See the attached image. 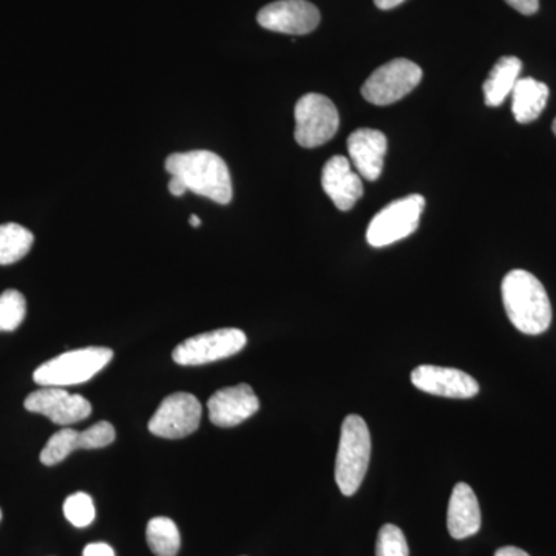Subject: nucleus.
I'll return each mask as SVG.
<instances>
[{
    "mask_svg": "<svg viewBox=\"0 0 556 556\" xmlns=\"http://www.w3.org/2000/svg\"><path fill=\"white\" fill-rule=\"evenodd\" d=\"M387 137L375 129H358L348 138V153L351 163L368 181H376L382 175L387 153Z\"/></svg>",
    "mask_w": 556,
    "mask_h": 556,
    "instance_id": "15",
    "label": "nucleus"
},
{
    "mask_svg": "<svg viewBox=\"0 0 556 556\" xmlns=\"http://www.w3.org/2000/svg\"><path fill=\"white\" fill-rule=\"evenodd\" d=\"M189 223L192 228H200L201 226V219L199 215H190Z\"/></svg>",
    "mask_w": 556,
    "mask_h": 556,
    "instance_id": "30",
    "label": "nucleus"
},
{
    "mask_svg": "<svg viewBox=\"0 0 556 556\" xmlns=\"http://www.w3.org/2000/svg\"><path fill=\"white\" fill-rule=\"evenodd\" d=\"M504 308L518 331L543 334L552 324V305L546 289L533 274L510 270L501 285Z\"/></svg>",
    "mask_w": 556,
    "mask_h": 556,
    "instance_id": "1",
    "label": "nucleus"
},
{
    "mask_svg": "<svg viewBox=\"0 0 556 556\" xmlns=\"http://www.w3.org/2000/svg\"><path fill=\"white\" fill-rule=\"evenodd\" d=\"M548 87L533 78L518 79L511 91V112L518 123H532L546 109Z\"/></svg>",
    "mask_w": 556,
    "mask_h": 556,
    "instance_id": "17",
    "label": "nucleus"
},
{
    "mask_svg": "<svg viewBox=\"0 0 556 556\" xmlns=\"http://www.w3.org/2000/svg\"><path fill=\"white\" fill-rule=\"evenodd\" d=\"M35 237L24 226L7 223L0 226V265H13L30 252Z\"/></svg>",
    "mask_w": 556,
    "mask_h": 556,
    "instance_id": "19",
    "label": "nucleus"
},
{
    "mask_svg": "<svg viewBox=\"0 0 556 556\" xmlns=\"http://www.w3.org/2000/svg\"><path fill=\"white\" fill-rule=\"evenodd\" d=\"M404 2L405 0H375L376 7L380 10L396 9V7Z\"/></svg>",
    "mask_w": 556,
    "mask_h": 556,
    "instance_id": "29",
    "label": "nucleus"
},
{
    "mask_svg": "<svg viewBox=\"0 0 556 556\" xmlns=\"http://www.w3.org/2000/svg\"><path fill=\"white\" fill-rule=\"evenodd\" d=\"M511 9L518 11V13L526 14V16H532L540 9V0H506Z\"/></svg>",
    "mask_w": 556,
    "mask_h": 556,
    "instance_id": "25",
    "label": "nucleus"
},
{
    "mask_svg": "<svg viewBox=\"0 0 556 556\" xmlns=\"http://www.w3.org/2000/svg\"><path fill=\"white\" fill-rule=\"evenodd\" d=\"M76 450H87L86 434L84 431L62 428L49 439L40 452V463L47 467L56 466Z\"/></svg>",
    "mask_w": 556,
    "mask_h": 556,
    "instance_id": "21",
    "label": "nucleus"
},
{
    "mask_svg": "<svg viewBox=\"0 0 556 556\" xmlns=\"http://www.w3.org/2000/svg\"><path fill=\"white\" fill-rule=\"evenodd\" d=\"M169 192L174 197H181L185 195L186 192H188V188H186L185 182H182L181 179L177 177H170Z\"/></svg>",
    "mask_w": 556,
    "mask_h": 556,
    "instance_id": "27",
    "label": "nucleus"
},
{
    "mask_svg": "<svg viewBox=\"0 0 556 556\" xmlns=\"http://www.w3.org/2000/svg\"><path fill=\"white\" fill-rule=\"evenodd\" d=\"M0 519H2V510H0Z\"/></svg>",
    "mask_w": 556,
    "mask_h": 556,
    "instance_id": "32",
    "label": "nucleus"
},
{
    "mask_svg": "<svg viewBox=\"0 0 556 556\" xmlns=\"http://www.w3.org/2000/svg\"><path fill=\"white\" fill-rule=\"evenodd\" d=\"M25 408L36 415L49 417L56 426L67 427L91 415V404L80 394H72L60 387H42L28 394Z\"/></svg>",
    "mask_w": 556,
    "mask_h": 556,
    "instance_id": "10",
    "label": "nucleus"
},
{
    "mask_svg": "<svg viewBox=\"0 0 556 556\" xmlns=\"http://www.w3.org/2000/svg\"><path fill=\"white\" fill-rule=\"evenodd\" d=\"M422 80V68L408 60H393L371 73L362 97L375 105H390L407 97Z\"/></svg>",
    "mask_w": 556,
    "mask_h": 556,
    "instance_id": "8",
    "label": "nucleus"
},
{
    "mask_svg": "<svg viewBox=\"0 0 556 556\" xmlns=\"http://www.w3.org/2000/svg\"><path fill=\"white\" fill-rule=\"evenodd\" d=\"M447 526L455 540L477 535L481 529V508L473 489L466 482H457L450 496Z\"/></svg>",
    "mask_w": 556,
    "mask_h": 556,
    "instance_id": "16",
    "label": "nucleus"
},
{
    "mask_svg": "<svg viewBox=\"0 0 556 556\" xmlns=\"http://www.w3.org/2000/svg\"><path fill=\"white\" fill-rule=\"evenodd\" d=\"M424 207L426 200L422 195H408L388 204L369 223L368 243L375 248H386L407 239L419 228Z\"/></svg>",
    "mask_w": 556,
    "mask_h": 556,
    "instance_id": "5",
    "label": "nucleus"
},
{
    "mask_svg": "<svg viewBox=\"0 0 556 556\" xmlns=\"http://www.w3.org/2000/svg\"><path fill=\"white\" fill-rule=\"evenodd\" d=\"M247 334L241 329H215L179 343L172 357L182 367H200V365L236 356L247 346Z\"/></svg>",
    "mask_w": 556,
    "mask_h": 556,
    "instance_id": "7",
    "label": "nucleus"
},
{
    "mask_svg": "<svg viewBox=\"0 0 556 556\" xmlns=\"http://www.w3.org/2000/svg\"><path fill=\"white\" fill-rule=\"evenodd\" d=\"M376 556H409L407 538L394 525H386L379 530Z\"/></svg>",
    "mask_w": 556,
    "mask_h": 556,
    "instance_id": "24",
    "label": "nucleus"
},
{
    "mask_svg": "<svg viewBox=\"0 0 556 556\" xmlns=\"http://www.w3.org/2000/svg\"><path fill=\"white\" fill-rule=\"evenodd\" d=\"M212 424L222 428L240 426L260 409L257 394L248 383L223 388L212 394L207 402Z\"/></svg>",
    "mask_w": 556,
    "mask_h": 556,
    "instance_id": "13",
    "label": "nucleus"
},
{
    "mask_svg": "<svg viewBox=\"0 0 556 556\" xmlns=\"http://www.w3.org/2000/svg\"><path fill=\"white\" fill-rule=\"evenodd\" d=\"M257 22L269 31L302 36L316 30L320 13L308 0H278L258 11Z\"/></svg>",
    "mask_w": 556,
    "mask_h": 556,
    "instance_id": "11",
    "label": "nucleus"
},
{
    "mask_svg": "<svg viewBox=\"0 0 556 556\" xmlns=\"http://www.w3.org/2000/svg\"><path fill=\"white\" fill-rule=\"evenodd\" d=\"M146 538H148L150 551L156 556H177L181 547L178 527L170 518L150 519Z\"/></svg>",
    "mask_w": 556,
    "mask_h": 556,
    "instance_id": "20",
    "label": "nucleus"
},
{
    "mask_svg": "<svg viewBox=\"0 0 556 556\" xmlns=\"http://www.w3.org/2000/svg\"><path fill=\"white\" fill-rule=\"evenodd\" d=\"M522 62L515 56H504L496 62L490 72L482 90H484L485 104L489 108H500L508 94L514 91L521 73Z\"/></svg>",
    "mask_w": 556,
    "mask_h": 556,
    "instance_id": "18",
    "label": "nucleus"
},
{
    "mask_svg": "<svg viewBox=\"0 0 556 556\" xmlns=\"http://www.w3.org/2000/svg\"><path fill=\"white\" fill-rule=\"evenodd\" d=\"M203 408L190 393H174L161 402L149 422L150 433L164 439H181L200 427Z\"/></svg>",
    "mask_w": 556,
    "mask_h": 556,
    "instance_id": "9",
    "label": "nucleus"
},
{
    "mask_svg": "<svg viewBox=\"0 0 556 556\" xmlns=\"http://www.w3.org/2000/svg\"><path fill=\"white\" fill-rule=\"evenodd\" d=\"M371 457V434L361 416L345 417L340 430L338 457H336V482L340 492L353 496L361 489L367 475Z\"/></svg>",
    "mask_w": 556,
    "mask_h": 556,
    "instance_id": "3",
    "label": "nucleus"
},
{
    "mask_svg": "<svg viewBox=\"0 0 556 556\" xmlns=\"http://www.w3.org/2000/svg\"><path fill=\"white\" fill-rule=\"evenodd\" d=\"M295 141L302 148L327 144L339 130V112L329 98L308 93L300 98L294 110Z\"/></svg>",
    "mask_w": 556,
    "mask_h": 556,
    "instance_id": "6",
    "label": "nucleus"
},
{
    "mask_svg": "<svg viewBox=\"0 0 556 556\" xmlns=\"http://www.w3.org/2000/svg\"><path fill=\"white\" fill-rule=\"evenodd\" d=\"M412 382L417 390L441 397L470 399L479 391V383L467 372L437 365H420L413 369Z\"/></svg>",
    "mask_w": 556,
    "mask_h": 556,
    "instance_id": "12",
    "label": "nucleus"
},
{
    "mask_svg": "<svg viewBox=\"0 0 556 556\" xmlns=\"http://www.w3.org/2000/svg\"><path fill=\"white\" fill-rule=\"evenodd\" d=\"M552 129H554V134L556 135V119L554 121V126H552Z\"/></svg>",
    "mask_w": 556,
    "mask_h": 556,
    "instance_id": "31",
    "label": "nucleus"
},
{
    "mask_svg": "<svg viewBox=\"0 0 556 556\" xmlns=\"http://www.w3.org/2000/svg\"><path fill=\"white\" fill-rule=\"evenodd\" d=\"M83 556H115V552L109 544L91 543L84 548Z\"/></svg>",
    "mask_w": 556,
    "mask_h": 556,
    "instance_id": "26",
    "label": "nucleus"
},
{
    "mask_svg": "<svg viewBox=\"0 0 556 556\" xmlns=\"http://www.w3.org/2000/svg\"><path fill=\"white\" fill-rule=\"evenodd\" d=\"M64 515L73 526L79 529L90 526L97 517L93 500L83 492L70 495L64 503Z\"/></svg>",
    "mask_w": 556,
    "mask_h": 556,
    "instance_id": "23",
    "label": "nucleus"
},
{
    "mask_svg": "<svg viewBox=\"0 0 556 556\" xmlns=\"http://www.w3.org/2000/svg\"><path fill=\"white\" fill-rule=\"evenodd\" d=\"M27 314V302L16 289L0 294V332L16 331Z\"/></svg>",
    "mask_w": 556,
    "mask_h": 556,
    "instance_id": "22",
    "label": "nucleus"
},
{
    "mask_svg": "<svg viewBox=\"0 0 556 556\" xmlns=\"http://www.w3.org/2000/svg\"><path fill=\"white\" fill-rule=\"evenodd\" d=\"M495 556H530V555L527 554L526 551H522V548L507 546V547L497 548Z\"/></svg>",
    "mask_w": 556,
    "mask_h": 556,
    "instance_id": "28",
    "label": "nucleus"
},
{
    "mask_svg": "<svg viewBox=\"0 0 556 556\" xmlns=\"http://www.w3.org/2000/svg\"><path fill=\"white\" fill-rule=\"evenodd\" d=\"M166 170L170 177L181 179L197 195L218 204H229L232 200L229 167L217 153L208 150L172 153L166 160Z\"/></svg>",
    "mask_w": 556,
    "mask_h": 556,
    "instance_id": "2",
    "label": "nucleus"
},
{
    "mask_svg": "<svg viewBox=\"0 0 556 556\" xmlns=\"http://www.w3.org/2000/svg\"><path fill=\"white\" fill-rule=\"evenodd\" d=\"M321 188L339 211H351L364 195V185L351 161L345 156H332L321 172Z\"/></svg>",
    "mask_w": 556,
    "mask_h": 556,
    "instance_id": "14",
    "label": "nucleus"
},
{
    "mask_svg": "<svg viewBox=\"0 0 556 556\" xmlns=\"http://www.w3.org/2000/svg\"><path fill=\"white\" fill-rule=\"evenodd\" d=\"M113 351L104 346L83 348L51 358L36 369L33 379L40 387H72L89 382L112 361Z\"/></svg>",
    "mask_w": 556,
    "mask_h": 556,
    "instance_id": "4",
    "label": "nucleus"
}]
</instances>
